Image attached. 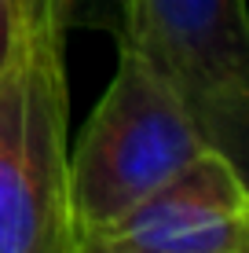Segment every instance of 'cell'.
<instances>
[{"label":"cell","mask_w":249,"mask_h":253,"mask_svg":"<svg viewBox=\"0 0 249 253\" xmlns=\"http://www.w3.org/2000/svg\"><path fill=\"white\" fill-rule=\"evenodd\" d=\"M15 15H19V0H0V70H4V63H7V51H11Z\"/></svg>","instance_id":"6"},{"label":"cell","mask_w":249,"mask_h":253,"mask_svg":"<svg viewBox=\"0 0 249 253\" xmlns=\"http://www.w3.org/2000/svg\"><path fill=\"white\" fill-rule=\"evenodd\" d=\"M202 147L209 143L176 88L140 51L117 44L114 77L66 154L73 246L154 195Z\"/></svg>","instance_id":"2"},{"label":"cell","mask_w":249,"mask_h":253,"mask_svg":"<svg viewBox=\"0 0 249 253\" xmlns=\"http://www.w3.org/2000/svg\"><path fill=\"white\" fill-rule=\"evenodd\" d=\"M70 81L51 0H19L0 70V253H70Z\"/></svg>","instance_id":"1"},{"label":"cell","mask_w":249,"mask_h":253,"mask_svg":"<svg viewBox=\"0 0 249 253\" xmlns=\"http://www.w3.org/2000/svg\"><path fill=\"white\" fill-rule=\"evenodd\" d=\"M117 44L176 88L209 147L246 169L249 15L246 0H125Z\"/></svg>","instance_id":"3"},{"label":"cell","mask_w":249,"mask_h":253,"mask_svg":"<svg viewBox=\"0 0 249 253\" xmlns=\"http://www.w3.org/2000/svg\"><path fill=\"white\" fill-rule=\"evenodd\" d=\"M121 4L125 0H51V15L63 26V33H110L121 37Z\"/></svg>","instance_id":"5"},{"label":"cell","mask_w":249,"mask_h":253,"mask_svg":"<svg viewBox=\"0 0 249 253\" xmlns=\"http://www.w3.org/2000/svg\"><path fill=\"white\" fill-rule=\"evenodd\" d=\"M70 253H249L246 169L202 147L173 180Z\"/></svg>","instance_id":"4"}]
</instances>
